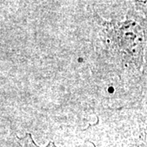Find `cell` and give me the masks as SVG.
I'll return each mask as SVG.
<instances>
[{"label": "cell", "instance_id": "cell-1", "mask_svg": "<svg viewBox=\"0 0 147 147\" xmlns=\"http://www.w3.org/2000/svg\"><path fill=\"white\" fill-rule=\"evenodd\" d=\"M97 32L100 51L121 72L138 71L144 64L147 45V26L136 13L122 21H105L98 17Z\"/></svg>", "mask_w": 147, "mask_h": 147}, {"label": "cell", "instance_id": "cell-2", "mask_svg": "<svg viewBox=\"0 0 147 147\" xmlns=\"http://www.w3.org/2000/svg\"><path fill=\"white\" fill-rule=\"evenodd\" d=\"M16 139H17V142L21 147H60L57 146L53 142H49L46 146H39L38 144L34 142L31 134H30V133H26L24 137H16Z\"/></svg>", "mask_w": 147, "mask_h": 147}]
</instances>
